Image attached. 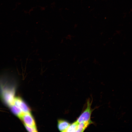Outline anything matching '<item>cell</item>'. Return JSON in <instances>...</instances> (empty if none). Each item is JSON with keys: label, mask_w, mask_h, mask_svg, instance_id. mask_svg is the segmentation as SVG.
Returning a JSON list of instances; mask_svg holds the SVG:
<instances>
[{"label": "cell", "mask_w": 132, "mask_h": 132, "mask_svg": "<svg viewBox=\"0 0 132 132\" xmlns=\"http://www.w3.org/2000/svg\"><path fill=\"white\" fill-rule=\"evenodd\" d=\"M92 102V101L90 102L89 99L87 101L86 108L76 121L80 123L91 120V114L92 111L91 108Z\"/></svg>", "instance_id": "obj_1"}, {"label": "cell", "mask_w": 132, "mask_h": 132, "mask_svg": "<svg viewBox=\"0 0 132 132\" xmlns=\"http://www.w3.org/2000/svg\"><path fill=\"white\" fill-rule=\"evenodd\" d=\"M20 118L25 125L31 127H36L35 121L30 112L24 113Z\"/></svg>", "instance_id": "obj_2"}, {"label": "cell", "mask_w": 132, "mask_h": 132, "mask_svg": "<svg viewBox=\"0 0 132 132\" xmlns=\"http://www.w3.org/2000/svg\"><path fill=\"white\" fill-rule=\"evenodd\" d=\"M13 105L19 108L23 113L30 112V110L29 107L20 97H17L15 98Z\"/></svg>", "instance_id": "obj_3"}, {"label": "cell", "mask_w": 132, "mask_h": 132, "mask_svg": "<svg viewBox=\"0 0 132 132\" xmlns=\"http://www.w3.org/2000/svg\"><path fill=\"white\" fill-rule=\"evenodd\" d=\"M70 124L65 120L59 119L58 121V128L59 131L61 132H66Z\"/></svg>", "instance_id": "obj_4"}, {"label": "cell", "mask_w": 132, "mask_h": 132, "mask_svg": "<svg viewBox=\"0 0 132 132\" xmlns=\"http://www.w3.org/2000/svg\"><path fill=\"white\" fill-rule=\"evenodd\" d=\"M93 123L91 120L79 123L77 132H83L90 124Z\"/></svg>", "instance_id": "obj_5"}, {"label": "cell", "mask_w": 132, "mask_h": 132, "mask_svg": "<svg viewBox=\"0 0 132 132\" xmlns=\"http://www.w3.org/2000/svg\"><path fill=\"white\" fill-rule=\"evenodd\" d=\"M9 108L12 112L19 118L24 113L19 108L14 105Z\"/></svg>", "instance_id": "obj_6"}, {"label": "cell", "mask_w": 132, "mask_h": 132, "mask_svg": "<svg viewBox=\"0 0 132 132\" xmlns=\"http://www.w3.org/2000/svg\"><path fill=\"white\" fill-rule=\"evenodd\" d=\"M79 123L76 121L71 124L66 132H77Z\"/></svg>", "instance_id": "obj_7"}, {"label": "cell", "mask_w": 132, "mask_h": 132, "mask_svg": "<svg viewBox=\"0 0 132 132\" xmlns=\"http://www.w3.org/2000/svg\"><path fill=\"white\" fill-rule=\"evenodd\" d=\"M25 127L27 130L29 132H37V130L36 127H31L24 124Z\"/></svg>", "instance_id": "obj_8"}]
</instances>
